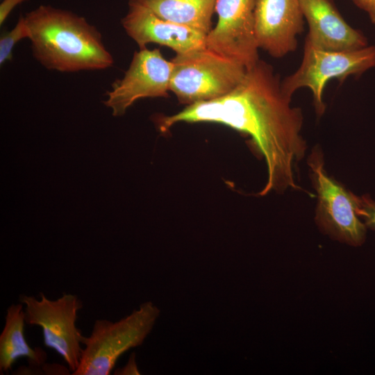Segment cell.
<instances>
[{
	"mask_svg": "<svg viewBox=\"0 0 375 375\" xmlns=\"http://www.w3.org/2000/svg\"><path fill=\"white\" fill-rule=\"evenodd\" d=\"M291 98L283 91L273 67L259 59L247 69L241 82L230 92L163 116L158 121V126L165 133L179 122H209L245 133L267 165V183L258 194L301 190L294 181V167L307 147L300 134L301 110L291 106Z\"/></svg>",
	"mask_w": 375,
	"mask_h": 375,
	"instance_id": "6da1fadb",
	"label": "cell"
},
{
	"mask_svg": "<svg viewBox=\"0 0 375 375\" xmlns=\"http://www.w3.org/2000/svg\"><path fill=\"white\" fill-rule=\"evenodd\" d=\"M24 16L32 54L46 69L76 72L113 66L101 33L85 17L50 5H40Z\"/></svg>",
	"mask_w": 375,
	"mask_h": 375,
	"instance_id": "7a4b0ae2",
	"label": "cell"
},
{
	"mask_svg": "<svg viewBox=\"0 0 375 375\" xmlns=\"http://www.w3.org/2000/svg\"><path fill=\"white\" fill-rule=\"evenodd\" d=\"M159 315L160 310L147 301L117 322L96 320L90 336L82 339L85 347L79 365L72 374H110L122 353L142 344Z\"/></svg>",
	"mask_w": 375,
	"mask_h": 375,
	"instance_id": "3957f363",
	"label": "cell"
},
{
	"mask_svg": "<svg viewBox=\"0 0 375 375\" xmlns=\"http://www.w3.org/2000/svg\"><path fill=\"white\" fill-rule=\"evenodd\" d=\"M172 62L169 90L187 106L228 94L241 82L247 69L206 47L176 53Z\"/></svg>",
	"mask_w": 375,
	"mask_h": 375,
	"instance_id": "277c9868",
	"label": "cell"
},
{
	"mask_svg": "<svg viewBox=\"0 0 375 375\" xmlns=\"http://www.w3.org/2000/svg\"><path fill=\"white\" fill-rule=\"evenodd\" d=\"M373 67L375 46L347 51H325L305 42L300 66L281 81V88L290 97L300 88H309L312 93L315 112L321 116L326 109L323 92L328 81L336 78L344 81L349 76H360Z\"/></svg>",
	"mask_w": 375,
	"mask_h": 375,
	"instance_id": "5b68a950",
	"label": "cell"
},
{
	"mask_svg": "<svg viewBox=\"0 0 375 375\" xmlns=\"http://www.w3.org/2000/svg\"><path fill=\"white\" fill-rule=\"evenodd\" d=\"M39 296V299L25 294L19 297L24 306L26 324L42 328L44 345L56 351L74 372L83 349L81 346L83 335L76 324L82 301L72 294L65 293L55 300L42 292Z\"/></svg>",
	"mask_w": 375,
	"mask_h": 375,
	"instance_id": "8992f818",
	"label": "cell"
},
{
	"mask_svg": "<svg viewBox=\"0 0 375 375\" xmlns=\"http://www.w3.org/2000/svg\"><path fill=\"white\" fill-rule=\"evenodd\" d=\"M308 163L317 192L318 226L333 239L352 246L361 245L365 240L366 226L356 213L357 196L326 174L319 149L313 150Z\"/></svg>",
	"mask_w": 375,
	"mask_h": 375,
	"instance_id": "52a82bcc",
	"label": "cell"
},
{
	"mask_svg": "<svg viewBox=\"0 0 375 375\" xmlns=\"http://www.w3.org/2000/svg\"><path fill=\"white\" fill-rule=\"evenodd\" d=\"M256 0H216L217 22L206 36V47L247 68L260 59L254 27Z\"/></svg>",
	"mask_w": 375,
	"mask_h": 375,
	"instance_id": "ba28073f",
	"label": "cell"
},
{
	"mask_svg": "<svg viewBox=\"0 0 375 375\" xmlns=\"http://www.w3.org/2000/svg\"><path fill=\"white\" fill-rule=\"evenodd\" d=\"M172 69L173 62L162 56L160 49L135 51L124 76L107 92L104 103L119 116L140 99L167 97Z\"/></svg>",
	"mask_w": 375,
	"mask_h": 375,
	"instance_id": "9c48e42d",
	"label": "cell"
},
{
	"mask_svg": "<svg viewBox=\"0 0 375 375\" xmlns=\"http://www.w3.org/2000/svg\"><path fill=\"white\" fill-rule=\"evenodd\" d=\"M303 19L299 0H256L254 27L258 48L275 58L295 51Z\"/></svg>",
	"mask_w": 375,
	"mask_h": 375,
	"instance_id": "30bf717a",
	"label": "cell"
},
{
	"mask_svg": "<svg viewBox=\"0 0 375 375\" xmlns=\"http://www.w3.org/2000/svg\"><path fill=\"white\" fill-rule=\"evenodd\" d=\"M121 23L140 49L155 43L181 53L206 47L207 35L204 33L163 19L135 0L129 1L127 13Z\"/></svg>",
	"mask_w": 375,
	"mask_h": 375,
	"instance_id": "8fae6325",
	"label": "cell"
},
{
	"mask_svg": "<svg viewBox=\"0 0 375 375\" xmlns=\"http://www.w3.org/2000/svg\"><path fill=\"white\" fill-rule=\"evenodd\" d=\"M308 26L305 42L325 51L353 50L367 46V39L342 17L333 0H299Z\"/></svg>",
	"mask_w": 375,
	"mask_h": 375,
	"instance_id": "7c38bea8",
	"label": "cell"
},
{
	"mask_svg": "<svg viewBox=\"0 0 375 375\" xmlns=\"http://www.w3.org/2000/svg\"><path fill=\"white\" fill-rule=\"evenodd\" d=\"M24 305L22 303L10 305L5 317V325L0 335V372L10 370L13 363L20 358H26L28 368L40 369L47 359V353L40 348H31L24 335Z\"/></svg>",
	"mask_w": 375,
	"mask_h": 375,
	"instance_id": "4fadbf2b",
	"label": "cell"
},
{
	"mask_svg": "<svg viewBox=\"0 0 375 375\" xmlns=\"http://www.w3.org/2000/svg\"><path fill=\"white\" fill-rule=\"evenodd\" d=\"M159 17L208 35L216 0H135Z\"/></svg>",
	"mask_w": 375,
	"mask_h": 375,
	"instance_id": "5bb4252c",
	"label": "cell"
},
{
	"mask_svg": "<svg viewBox=\"0 0 375 375\" xmlns=\"http://www.w3.org/2000/svg\"><path fill=\"white\" fill-rule=\"evenodd\" d=\"M30 36L29 28L24 15H20L15 27L8 31H4L0 37V65L12 58L15 46L24 38Z\"/></svg>",
	"mask_w": 375,
	"mask_h": 375,
	"instance_id": "9a60e30c",
	"label": "cell"
},
{
	"mask_svg": "<svg viewBox=\"0 0 375 375\" xmlns=\"http://www.w3.org/2000/svg\"><path fill=\"white\" fill-rule=\"evenodd\" d=\"M356 213L363 219L366 227L375 231V201L369 195L357 197Z\"/></svg>",
	"mask_w": 375,
	"mask_h": 375,
	"instance_id": "2e32d148",
	"label": "cell"
},
{
	"mask_svg": "<svg viewBox=\"0 0 375 375\" xmlns=\"http://www.w3.org/2000/svg\"><path fill=\"white\" fill-rule=\"evenodd\" d=\"M26 0H3L0 3V25L1 26L12 10Z\"/></svg>",
	"mask_w": 375,
	"mask_h": 375,
	"instance_id": "e0dca14e",
	"label": "cell"
},
{
	"mask_svg": "<svg viewBox=\"0 0 375 375\" xmlns=\"http://www.w3.org/2000/svg\"><path fill=\"white\" fill-rule=\"evenodd\" d=\"M353 3L367 13L370 21L375 25V0H351Z\"/></svg>",
	"mask_w": 375,
	"mask_h": 375,
	"instance_id": "ac0fdd59",
	"label": "cell"
},
{
	"mask_svg": "<svg viewBox=\"0 0 375 375\" xmlns=\"http://www.w3.org/2000/svg\"><path fill=\"white\" fill-rule=\"evenodd\" d=\"M137 365L135 362V356L133 353L131 356L127 364L122 368L117 369L115 372V374L124 375V374H139Z\"/></svg>",
	"mask_w": 375,
	"mask_h": 375,
	"instance_id": "d6986e66",
	"label": "cell"
}]
</instances>
